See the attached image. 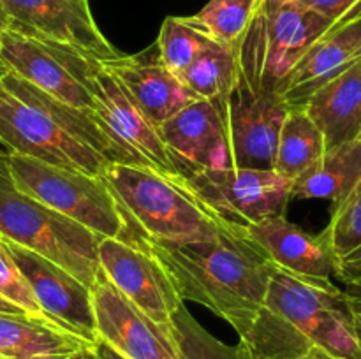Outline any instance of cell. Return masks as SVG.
<instances>
[{
    "label": "cell",
    "instance_id": "44dd1931",
    "mask_svg": "<svg viewBox=\"0 0 361 359\" xmlns=\"http://www.w3.org/2000/svg\"><path fill=\"white\" fill-rule=\"evenodd\" d=\"M87 345L46 317L0 313V355L6 359H69Z\"/></svg>",
    "mask_w": 361,
    "mask_h": 359
},
{
    "label": "cell",
    "instance_id": "74e56055",
    "mask_svg": "<svg viewBox=\"0 0 361 359\" xmlns=\"http://www.w3.org/2000/svg\"><path fill=\"white\" fill-rule=\"evenodd\" d=\"M7 73H9V70H7L6 63H4V62H2V58H0V80H2V77L6 76Z\"/></svg>",
    "mask_w": 361,
    "mask_h": 359
},
{
    "label": "cell",
    "instance_id": "e0dca14e",
    "mask_svg": "<svg viewBox=\"0 0 361 359\" xmlns=\"http://www.w3.org/2000/svg\"><path fill=\"white\" fill-rule=\"evenodd\" d=\"M102 65L155 129L197 99L159 62V56L152 60L147 55H118L104 60Z\"/></svg>",
    "mask_w": 361,
    "mask_h": 359
},
{
    "label": "cell",
    "instance_id": "7c38bea8",
    "mask_svg": "<svg viewBox=\"0 0 361 359\" xmlns=\"http://www.w3.org/2000/svg\"><path fill=\"white\" fill-rule=\"evenodd\" d=\"M11 30L76 49L95 60L122 55L102 35L88 0H0Z\"/></svg>",
    "mask_w": 361,
    "mask_h": 359
},
{
    "label": "cell",
    "instance_id": "5b68a950",
    "mask_svg": "<svg viewBox=\"0 0 361 359\" xmlns=\"http://www.w3.org/2000/svg\"><path fill=\"white\" fill-rule=\"evenodd\" d=\"M4 155H0V236L53 260L90 287L99 271L101 238L18 190Z\"/></svg>",
    "mask_w": 361,
    "mask_h": 359
},
{
    "label": "cell",
    "instance_id": "f546056e",
    "mask_svg": "<svg viewBox=\"0 0 361 359\" xmlns=\"http://www.w3.org/2000/svg\"><path fill=\"white\" fill-rule=\"evenodd\" d=\"M293 2L328 18L334 23H338L361 11V0H293Z\"/></svg>",
    "mask_w": 361,
    "mask_h": 359
},
{
    "label": "cell",
    "instance_id": "836d02e7",
    "mask_svg": "<svg viewBox=\"0 0 361 359\" xmlns=\"http://www.w3.org/2000/svg\"><path fill=\"white\" fill-rule=\"evenodd\" d=\"M0 313H9V315H25L27 312H25V310H21L20 306L13 305V303L7 301L6 298H2V296H0Z\"/></svg>",
    "mask_w": 361,
    "mask_h": 359
},
{
    "label": "cell",
    "instance_id": "83f0119b",
    "mask_svg": "<svg viewBox=\"0 0 361 359\" xmlns=\"http://www.w3.org/2000/svg\"><path fill=\"white\" fill-rule=\"evenodd\" d=\"M261 0H210L194 20L215 39L236 46L259 9Z\"/></svg>",
    "mask_w": 361,
    "mask_h": 359
},
{
    "label": "cell",
    "instance_id": "7402d4cb",
    "mask_svg": "<svg viewBox=\"0 0 361 359\" xmlns=\"http://www.w3.org/2000/svg\"><path fill=\"white\" fill-rule=\"evenodd\" d=\"M361 180V137L341 144L291 185V199H330L338 203Z\"/></svg>",
    "mask_w": 361,
    "mask_h": 359
},
{
    "label": "cell",
    "instance_id": "ffe728a7",
    "mask_svg": "<svg viewBox=\"0 0 361 359\" xmlns=\"http://www.w3.org/2000/svg\"><path fill=\"white\" fill-rule=\"evenodd\" d=\"M303 109L319 127L326 150L361 137V58L314 92Z\"/></svg>",
    "mask_w": 361,
    "mask_h": 359
},
{
    "label": "cell",
    "instance_id": "8fae6325",
    "mask_svg": "<svg viewBox=\"0 0 361 359\" xmlns=\"http://www.w3.org/2000/svg\"><path fill=\"white\" fill-rule=\"evenodd\" d=\"M97 340L126 359H178L169 324H159L137 308L99 267L90 285Z\"/></svg>",
    "mask_w": 361,
    "mask_h": 359
},
{
    "label": "cell",
    "instance_id": "4316f807",
    "mask_svg": "<svg viewBox=\"0 0 361 359\" xmlns=\"http://www.w3.org/2000/svg\"><path fill=\"white\" fill-rule=\"evenodd\" d=\"M169 327L178 359H254L242 344L228 345L208 333L183 305L173 312Z\"/></svg>",
    "mask_w": 361,
    "mask_h": 359
},
{
    "label": "cell",
    "instance_id": "cb8c5ba5",
    "mask_svg": "<svg viewBox=\"0 0 361 359\" xmlns=\"http://www.w3.org/2000/svg\"><path fill=\"white\" fill-rule=\"evenodd\" d=\"M324 151L323 134L305 109H289L279 136L274 171L293 185L323 157Z\"/></svg>",
    "mask_w": 361,
    "mask_h": 359
},
{
    "label": "cell",
    "instance_id": "4fadbf2b",
    "mask_svg": "<svg viewBox=\"0 0 361 359\" xmlns=\"http://www.w3.org/2000/svg\"><path fill=\"white\" fill-rule=\"evenodd\" d=\"M99 267L137 308L159 324H169L183 305L162 264L133 238H102L97 248Z\"/></svg>",
    "mask_w": 361,
    "mask_h": 359
},
{
    "label": "cell",
    "instance_id": "52a82bcc",
    "mask_svg": "<svg viewBox=\"0 0 361 359\" xmlns=\"http://www.w3.org/2000/svg\"><path fill=\"white\" fill-rule=\"evenodd\" d=\"M18 190L78 222L99 238H127L129 224L102 178L46 164L20 153H6Z\"/></svg>",
    "mask_w": 361,
    "mask_h": 359
},
{
    "label": "cell",
    "instance_id": "d4e9b609",
    "mask_svg": "<svg viewBox=\"0 0 361 359\" xmlns=\"http://www.w3.org/2000/svg\"><path fill=\"white\" fill-rule=\"evenodd\" d=\"M236 73L238 67H236L235 46L215 42L176 77L197 99H207L222 104L235 84Z\"/></svg>",
    "mask_w": 361,
    "mask_h": 359
},
{
    "label": "cell",
    "instance_id": "1f68e13d",
    "mask_svg": "<svg viewBox=\"0 0 361 359\" xmlns=\"http://www.w3.org/2000/svg\"><path fill=\"white\" fill-rule=\"evenodd\" d=\"M92 347H94V352H95V355H97V359H126L123 355H120L118 352L113 351L109 345H106L104 341H101V340L95 341Z\"/></svg>",
    "mask_w": 361,
    "mask_h": 359
},
{
    "label": "cell",
    "instance_id": "8d00e7d4",
    "mask_svg": "<svg viewBox=\"0 0 361 359\" xmlns=\"http://www.w3.org/2000/svg\"><path fill=\"white\" fill-rule=\"evenodd\" d=\"M286 2H293V0H261V6H279Z\"/></svg>",
    "mask_w": 361,
    "mask_h": 359
},
{
    "label": "cell",
    "instance_id": "ac0fdd59",
    "mask_svg": "<svg viewBox=\"0 0 361 359\" xmlns=\"http://www.w3.org/2000/svg\"><path fill=\"white\" fill-rule=\"evenodd\" d=\"M361 58V11L335 23L302 56L284 88L291 109H303L314 92Z\"/></svg>",
    "mask_w": 361,
    "mask_h": 359
},
{
    "label": "cell",
    "instance_id": "484cf974",
    "mask_svg": "<svg viewBox=\"0 0 361 359\" xmlns=\"http://www.w3.org/2000/svg\"><path fill=\"white\" fill-rule=\"evenodd\" d=\"M215 42L219 41H215L194 20V16H169L162 21L155 48H157L159 62L178 76Z\"/></svg>",
    "mask_w": 361,
    "mask_h": 359
},
{
    "label": "cell",
    "instance_id": "277c9868",
    "mask_svg": "<svg viewBox=\"0 0 361 359\" xmlns=\"http://www.w3.org/2000/svg\"><path fill=\"white\" fill-rule=\"evenodd\" d=\"M130 231L164 241H207L228 224L215 217L187 187L148 165L111 164L102 178Z\"/></svg>",
    "mask_w": 361,
    "mask_h": 359
},
{
    "label": "cell",
    "instance_id": "30bf717a",
    "mask_svg": "<svg viewBox=\"0 0 361 359\" xmlns=\"http://www.w3.org/2000/svg\"><path fill=\"white\" fill-rule=\"evenodd\" d=\"M235 168L274 169L279 136L289 113L284 95L256 90L236 74L222 102Z\"/></svg>",
    "mask_w": 361,
    "mask_h": 359
},
{
    "label": "cell",
    "instance_id": "9a60e30c",
    "mask_svg": "<svg viewBox=\"0 0 361 359\" xmlns=\"http://www.w3.org/2000/svg\"><path fill=\"white\" fill-rule=\"evenodd\" d=\"M162 143L183 176L233 168L222 106L196 99L157 127Z\"/></svg>",
    "mask_w": 361,
    "mask_h": 359
},
{
    "label": "cell",
    "instance_id": "5bb4252c",
    "mask_svg": "<svg viewBox=\"0 0 361 359\" xmlns=\"http://www.w3.org/2000/svg\"><path fill=\"white\" fill-rule=\"evenodd\" d=\"M2 241L27 280L42 315L88 345H94L97 333L90 287L53 260L9 239L2 238Z\"/></svg>",
    "mask_w": 361,
    "mask_h": 359
},
{
    "label": "cell",
    "instance_id": "4dcf8cb0",
    "mask_svg": "<svg viewBox=\"0 0 361 359\" xmlns=\"http://www.w3.org/2000/svg\"><path fill=\"white\" fill-rule=\"evenodd\" d=\"M345 305H348L349 315H351L353 329H355L356 340H358L361 351V284L348 285L344 291Z\"/></svg>",
    "mask_w": 361,
    "mask_h": 359
},
{
    "label": "cell",
    "instance_id": "d6a6232c",
    "mask_svg": "<svg viewBox=\"0 0 361 359\" xmlns=\"http://www.w3.org/2000/svg\"><path fill=\"white\" fill-rule=\"evenodd\" d=\"M296 359H342V358H337V355L323 351L321 347H312L309 352H307V354L300 355V358H296Z\"/></svg>",
    "mask_w": 361,
    "mask_h": 359
},
{
    "label": "cell",
    "instance_id": "2e32d148",
    "mask_svg": "<svg viewBox=\"0 0 361 359\" xmlns=\"http://www.w3.org/2000/svg\"><path fill=\"white\" fill-rule=\"evenodd\" d=\"M0 58L9 73H14L32 87L63 104L92 111L90 94L67 69L59 49L51 42L6 28L0 32Z\"/></svg>",
    "mask_w": 361,
    "mask_h": 359
},
{
    "label": "cell",
    "instance_id": "d590c367",
    "mask_svg": "<svg viewBox=\"0 0 361 359\" xmlns=\"http://www.w3.org/2000/svg\"><path fill=\"white\" fill-rule=\"evenodd\" d=\"M7 27H9V20H7V14L6 11H4L2 2H0V32L6 30Z\"/></svg>",
    "mask_w": 361,
    "mask_h": 359
},
{
    "label": "cell",
    "instance_id": "e575fe53",
    "mask_svg": "<svg viewBox=\"0 0 361 359\" xmlns=\"http://www.w3.org/2000/svg\"><path fill=\"white\" fill-rule=\"evenodd\" d=\"M69 359H97V355H95L94 347H92V345H87V347L80 348L76 354L71 355Z\"/></svg>",
    "mask_w": 361,
    "mask_h": 359
},
{
    "label": "cell",
    "instance_id": "ab89813d",
    "mask_svg": "<svg viewBox=\"0 0 361 359\" xmlns=\"http://www.w3.org/2000/svg\"><path fill=\"white\" fill-rule=\"evenodd\" d=\"M0 359H6V358H2V355H0Z\"/></svg>",
    "mask_w": 361,
    "mask_h": 359
},
{
    "label": "cell",
    "instance_id": "ba28073f",
    "mask_svg": "<svg viewBox=\"0 0 361 359\" xmlns=\"http://www.w3.org/2000/svg\"><path fill=\"white\" fill-rule=\"evenodd\" d=\"M55 46L67 69L90 94L92 111L101 120L104 129L145 165L168 178H185L173 162L157 129L134 106L118 81L104 69L101 60L66 46Z\"/></svg>",
    "mask_w": 361,
    "mask_h": 359
},
{
    "label": "cell",
    "instance_id": "d6986e66",
    "mask_svg": "<svg viewBox=\"0 0 361 359\" xmlns=\"http://www.w3.org/2000/svg\"><path fill=\"white\" fill-rule=\"evenodd\" d=\"M243 231L279 270L296 277L331 280L334 260L321 234L303 231L286 215L268 217Z\"/></svg>",
    "mask_w": 361,
    "mask_h": 359
},
{
    "label": "cell",
    "instance_id": "3957f363",
    "mask_svg": "<svg viewBox=\"0 0 361 359\" xmlns=\"http://www.w3.org/2000/svg\"><path fill=\"white\" fill-rule=\"evenodd\" d=\"M240 344L254 359H296L312 347L342 359H361L344 291L275 270L264 301Z\"/></svg>",
    "mask_w": 361,
    "mask_h": 359
},
{
    "label": "cell",
    "instance_id": "7a4b0ae2",
    "mask_svg": "<svg viewBox=\"0 0 361 359\" xmlns=\"http://www.w3.org/2000/svg\"><path fill=\"white\" fill-rule=\"evenodd\" d=\"M0 144L46 164L104 178L111 164L145 165L92 111L63 104L14 73L0 80Z\"/></svg>",
    "mask_w": 361,
    "mask_h": 359
},
{
    "label": "cell",
    "instance_id": "9c48e42d",
    "mask_svg": "<svg viewBox=\"0 0 361 359\" xmlns=\"http://www.w3.org/2000/svg\"><path fill=\"white\" fill-rule=\"evenodd\" d=\"M194 196L224 224L247 229L268 217L286 215L291 183L274 169L226 168L185 178Z\"/></svg>",
    "mask_w": 361,
    "mask_h": 359
},
{
    "label": "cell",
    "instance_id": "f1b7e54d",
    "mask_svg": "<svg viewBox=\"0 0 361 359\" xmlns=\"http://www.w3.org/2000/svg\"><path fill=\"white\" fill-rule=\"evenodd\" d=\"M0 296L13 303V305L20 306L28 315L44 317L37 301H35L34 294H32L30 287H28L27 280L21 275V271L18 270L13 257L7 252L2 238H0Z\"/></svg>",
    "mask_w": 361,
    "mask_h": 359
},
{
    "label": "cell",
    "instance_id": "603a6c76",
    "mask_svg": "<svg viewBox=\"0 0 361 359\" xmlns=\"http://www.w3.org/2000/svg\"><path fill=\"white\" fill-rule=\"evenodd\" d=\"M334 260V273L348 285L361 284V180L331 204V217L321 232Z\"/></svg>",
    "mask_w": 361,
    "mask_h": 359
},
{
    "label": "cell",
    "instance_id": "f35d334b",
    "mask_svg": "<svg viewBox=\"0 0 361 359\" xmlns=\"http://www.w3.org/2000/svg\"><path fill=\"white\" fill-rule=\"evenodd\" d=\"M4 153H7V151L4 150V146H2V144H0V155H4Z\"/></svg>",
    "mask_w": 361,
    "mask_h": 359
},
{
    "label": "cell",
    "instance_id": "8992f818",
    "mask_svg": "<svg viewBox=\"0 0 361 359\" xmlns=\"http://www.w3.org/2000/svg\"><path fill=\"white\" fill-rule=\"evenodd\" d=\"M334 25L296 2L259 4L256 16L235 46L236 74L256 90L284 94L296 63Z\"/></svg>",
    "mask_w": 361,
    "mask_h": 359
},
{
    "label": "cell",
    "instance_id": "6da1fadb",
    "mask_svg": "<svg viewBox=\"0 0 361 359\" xmlns=\"http://www.w3.org/2000/svg\"><path fill=\"white\" fill-rule=\"evenodd\" d=\"M127 238L136 239L162 264L183 301L207 306L240 338L259 312L277 270L247 232L233 225L207 241H164L130 229Z\"/></svg>",
    "mask_w": 361,
    "mask_h": 359
}]
</instances>
